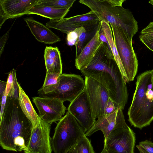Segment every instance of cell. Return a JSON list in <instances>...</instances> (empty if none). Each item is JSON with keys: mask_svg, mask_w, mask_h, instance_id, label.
<instances>
[{"mask_svg": "<svg viewBox=\"0 0 153 153\" xmlns=\"http://www.w3.org/2000/svg\"><path fill=\"white\" fill-rule=\"evenodd\" d=\"M80 71L85 76L96 80L104 86L116 108L124 109L128 99L126 83L105 43L102 42L93 58Z\"/></svg>", "mask_w": 153, "mask_h": 153, "instance_id": "cell-1", "label": "cell"}, {"mask_svg": "<svg viewBox=\"0 0 153 153\" xmlns=\"http://www.w3.org/2000/svg\"><path fill=\"white\" fill-rule=\"evenodd\" d=\"M32 130V123L22 111L18 100L7 97L0 118V144L2 149L27 151Z\"/></svg>", "mask_w": 153, "mask_h": 153, "instance_id": "cell-2", "label": "cell"}, {"mask_svg": "<svg viewBox=\"0 0 153 153\" xmlns=\"http://www.w3.org/2000/svg\"><path fill=\"white\" fill-rule=\"evenodd\" d=\"M151 70L145 71L137 77L136 88L128 108V121L140 129L153 121V86Z\"/></svg>", "mask_w": 153, "mask_h": 153, "instance_id": "cell-3", "label": "cell"}, {"mask_svg": "<svg viewBox=\"0 0 153 153\" xmlns=\"http://www.w3.org/2000/svg\"><path fill=\"white\" fill-rule=\"evenodd\" d=\"M100 21L121 28L131 41L138 30V23L131 12L122 6L113 5L111 0H80Z\"/></svg>", "mask_w": 153, "mask_h": 153, "instance_id": "cell-4", "label": "cell"}, {"mask_svg": "<svg viewBox=\"0 0 153 153\" xmlns=\"http://www.w3.org/2000/svg\"><path fill=\"white\" fill-rule=\"evenodd\" d=\"M85 133L73 116L68 111L54 129L51 144L54 153H67Z\"/></svg>", "mask_w": 153, "mask_h": 153, "instance_id": "cell-5", "label": "cell"}, {"mask_svg": "<svg viewBox=\"0 0 153 153\" xmlns=\"http://www.w3.org/2000/svg\"><path fill=\"white\" fill-rule=\"evenodd\" d=\"M110 25L114 44L123 68L125 81L126 83L132 81L137 74L138 66L132 42L128 39L121 28L114 25Z\"/></svg>", "mask_w": 153, "mask_h": 153, "instance_id": "cell-6", "label": "cell"}, {"mask_svg": "<svg viewBox=\"0 0 153 153\" xmlns=\"http://www.w3.org/2000/svg\"><path fill=\"white\" fill-rule=\"evenodd\" d=\"M135 135L125 119L104 140V148L108 153H134Z\"/></svg>", "mask_w": 153, "mask_h": 153, "instance_id": "cell-7", "label": "cell"}, {"mask_svg": "<svg viewBox=\"0 0 153 153\" xmlns=\"http://www.w3.org/2000/svg\"><path fill=\"white\" fill-rule=\"evenodd\" d=\"M85 86V81L80 76L63 74L60 76L59 85L56 90L39 97L56 98L63 102L68 101L71 102L81 93Z\"/></svg>", "mask_w": 153, "mask_h": 153, "instance_id": "cell-8", "label": "cell"}, {"mask_svg": "<svg viewBox=\"0 0 153 153\" xmlns=\"http://www.w3.org/2000/svg\"><path fill=\"white\" fill-rule=\"evenodd\" d=\"M68 111L74 117L85 133L96 121L85 87L78 96L71 102Z\"/></svg>", "mask_w": 153, "mask_h": 153, "instance_id": "cell-9", "label": "cell"}, {"mask_svg": "<svg viewBox=\"0 0 153 153\" xmlns=\"http://www.w3.org/2000/svg\"><path fill=\"white\" fill-rule=\"evenodd\" d=\"M100 21L95 14L91 10L86 13L59 20H50L46 23V26L49 28L55 29L67 34L77 28L92 26Z\"/></svg>", "mask_w": 153, "mask_h": 153, "instance_id": "cell-10", "label": "cell"}, {"mask_svg": "<svg viewBox=\"0 0 153 153\" xmlns=\"http://www.w3.org/2000/svg\"><path fill=\"white\" fill-rule=\"evenodd\" d=\"M85 88L96 118L104 115L106 104L109 97L106 88L96 80L85 76Z\"/></svg>", "mask_w": 153, "mask_h": 153, "instance_id": "cell-11", "label": "cell"}, {"mask_svg": "<svg viewBox=\"0 0 153 153\" xmlns=\"http://www.w3.org/2000/svg\"><path fill=\"white\" fill-rule=\"evenodd\" d=\"M33 101L36 107L40 118L51 125L59 121L65 113L64 102L51 98L35 97Z\"/></svg>", "mask_w": 153, "mask_h": 153, "instance_id": "cell-12", "label": "cell"}, {"mask_svg": "<svg viewBox=\"0 0 153 153\" xmlns=\"http://www.w3.org/2000/svg\"><path fill=\"white\" fill-rule=\"evenodd\" d=\"M51 126L41 119L39 124L32 131L28 151L24 153H52Z\"/></svg>", "mask_w": 153, "mask_h": 153, "instance_id": "cell-13", "label": "cell"}, {"mask_svg": "<svg viewBox=\"0 0 153 153\" xmlns=\"http://www.w3.org/2000/svg\"><path fill=\"white\" fill-rule=\"evenodd\" d=\"M39 0H0V28L8 19L19 17L26 14Z\"/></svg>", "mask_w": 153, "mask_h": 153, "instance_id": "cell-14", "label": "cell"}, {"mask_svg": "<svg viewBox=\"0 0 153 153\" xmlns=\"http://www.w3.org/2000/svg\"><path fill=\"white\" fill-rule=\"evenodd\" d=\"M125 119L123 110L120 108L113 113L108 115H104L97 118L92 127L85 133L86 136H91L98 130H101L106 139L111 132L118 127Z\"/></svg>", "mask_w": 153, "mask_h": 153, "instance_id": "cell-15", "label": "cell"}, {"mask_svg": "<svg viewBox=\"0 0 153 153\" xmlns=\"http://www.w3.org/2000/svg\"><path fill=\"white\" fill-rule=\"evenodd\" d=\"M30 30L38 41L46 44H53L61 41L60 38L48 27L32 17L24 19Z\"/></svg>", "mask_w": 153, "mask_h": 153, "instance_id": "cell-16", "label": "cell"}, {"mask_svg": "<svg viewBox=\"0 0 153 153\" xmlns=\"http://www.w3.org/2000/svg\"><path fill=\"white\" fill-rule=\"evenodd\" d=\"M101 25L92 39L85 47L80 54L75 58V65L79 70H81L88 64L102 42L100 40L99 37Z\"/></svg>", "mask_w": 153, "mask_h": 153, "instance_id": "cell-17", "label": "cell"}, {"mask_svg": "<svg viewBox=\"0 0 153 153\" xmlns=\"http://www.w3.org/2000/svg\"><path fill=\"white\" fill-rule=\"evenodd\" d=\"M44 57L46 73L62 74V63L59 51L57 47L46 46Z\"/></svg>", "mask_w": 153, "mask_h": 153, "instance_id": "cell-18", "label": "cell"}, {"mask_svg": "<svg viewBox=\"0 0 153 153\" xmlns=\"http://www.w3.org/2000/svg\"><path fill=\"white\" fill-rule=\"evenodd\" d=\"M18 86L19 103L25 115L32 123L33 130L39 124L41 118L34 110L28 97L19 83Z\"/></svg>", "mask_w": 153, "mask_h": 153, "instance_id": "cell-19", "label": "cell"}, {"mask_svg": "<svg viewBox=\"0 0 153 153\" xmlns=\"http://www.w3.org/2000/svg\"><path fill=\"white\" fill-rule=\"evenodd\" d=\"M69 10L67 8H59L37 4L28 11L26 14H36L50 20H57L64 18Z\"/></svg>", "mask_w": 153, "mask_h": 153, "instance_id": "cell-20", "label": "cell"}, {"mask_svg": "<svg viewBox=\"0 0 153 153\" xmlns=\"http://www.w3.org/2000/svg\"><path fill=\"white\" fill-rule=\"evenodd\" d=\"M101 25V21L93 26L85 27L86 30L78 37L75 46V58L81 53L85 47L91 41L96 34Z\"/></svg>", "mask_w": 153, "mask_h": 153, "instance_id": "cell-21", "label": "cell"}, {"mask_svg": "<svg viewBox=\"0 0 153 153\" xmlns=\"http://www.w3.org/2000/svg\"><path fill=\"white\" fill-rule=\"evenodd\" d=\"M101 27L104 31L111 51L124 79V73L123 68L117 48L114 44L111 26L109 23L105 21H101Z\"/></svg>", "mask_w": 153, "mask_h": 153, "instance_id": "cell-22", "label": "cell"}, {"mask_svg": "<svg viewBox=\"0 0 153 153\" xmlns=\"http://www.w3.org/2000/svg\"><path fill=\"white\" fill-rule=\"evenodd\" d=\"M16 71L11 70L8 74L5 95L7 97L14 100H18L19 87L16 76Z\"/></svg>", "mask_w": 153, "mask_h": 153, "instance_id": "cell-23", "label": "cell"}, {"mask_svg": "<svg viewBox=\"0 0 153 153\" xmlns=\"http://www.w3.org/2000/svg\"><path fill=\"white\" fill-rule=\"evenodd\" d=\"M61 75L46 73L44 82L42 87L38 91L39 96L52 92L57 88Z\"/></svg>", "mask_w": 153, "mask_h": 153, "instance_id": "cell-24", "label": "cell"}, {"mask_svg": "<svg viewBox=\"0 0 153 153\" xmlns=\"http://www.w3.org/2000/svg\"><path fill=\"white\" fill-rule=\"evenodd\" d=\"M76 1V0H39L37 4L57 8L70 9Z\"/></svg>", "mask_w": 153, "mask_h": 153, "instance_id": "cell-25", "label": "cell"}, {"mask_svg": "<svg viewBox=\"0 0 153 153\" xmlns=\"http://www.w3.org/2000/svg\"><path fill=\"white\" fill-rule=\"evenodd\" d=\"M76 153H95L86 136L81 137L76 145Z\"/></svg>", "mask_w": 153, "mask_h": 153, "instance_id": "cell-26", "label": "cell"}, {"mask_svg": "<svg viewBox=\"0 0 153 153\" xmlns=\"http://www.w3.org/2000/svg\"><path fill=\"white\" fill-rule=\"evenodd\" d=\"M86 30L84 27L82 26L68 33L66 38L67 45L69 46L75 45L79 36L82 33L84 32Z\"/></svg>", "mask_w": 153, "mask_h": 153, "instance_id": "cell-27", "label": "cell"}, {"mask_svg": "<svg viewBox=\"0 0 153 153\" xmlns=\"http://www.w3.org/2000/svg\"><path fill=\"white\" fill-rule=\"evenodd\" d=\"M143 38H153V22L149 23L140 32V36Z\"/></svg>", "mask_w": 153, "mask_h": 153, "instance_id": "cell-28", "label": "cell"}, {"mask_svg": "<svg viewBox=\"0 0 153 153\" xmlns=\"http://www.w3.org/2000/svg\"><path fill=\"white\" fill-rule=\"evenodd\" d=\"M117 109L112 100L109 98L105 108L104 115H109L113 113Z\"/></svg>", "mask_w": 153, "mask_h": 153, "instance_id": "cell-29", "label": "cell"}, {"mask_svg": "<svg viewBox=\"0 0 153 153\" xmlns=\"http://www.w3.org/2000/svg\"><path fill=\"white\" fill-rule=\"evenodd\" d=\"M139 146L143 147L148 153H153V143L146 140L140 142Z\"/></svg>", "mask_w": 153, "mask_h": 153, "instance_id": "cell-30", "label": "cell"}, {"mask_svg": "<svg viewBox=\"0 0 153 153\" xmlns=\"http://www.w3.org/2000/svg\"><path fill=\"white\" fill-rule=\"evenodd\" d=\"M139 38L140 41L153 52V38H145L139 36Z\"/></svg>", "mask_w": 153, "mask_h": 153, "instance_id": "cell-31", "label": "cell"}, {"mask_svg": "<svg viewBox=\"0 0 153 153\" xmlns=\"http://www.w3.org/2000/svg\"><path fill=\"white\" fill-rule=\"evenodd\" d=\"M9 30L0 38V56L1 55V53L3 51L5 45L8 39L9 36Z\"/></svg>", "mask_w": 153, "mask_h": 153, "instance_id": "cell-32", "label": "cell"}, {"mask_svg": "<svg viewBox=\"0 0 153 153\" xmlns=\"http://www.w3.org/2000/svg\"><path fill=\"white\" fill-rule=\"evenodd\" d=\"M7 97L5 95V93L3 94L1 98L0 99V105L1 110L0 113V118H1L4 111L5 104L6 102Z\"/></svg>", "mask_w": 153, "mask_h": 153, "instance_id": "cell-33", "label": "cell"}, {"mask_svg": "<svg viewBox=\"0 0 153 153\" xmlns=\"http://www.w3.org/2000/svg\"><path fill=\"white\" fill-rule=\"evenodd\" d=\"M6 85L7 82L0 81V99L5 93Z\"/></svg>", "mask_w": 153, "mask_h": 153, "instance_id": "cell-34", "label": "cell"}, {"mask_svg": "<svg viewBox=\"0 0 153 153\" xmlns=\"http://www.w3.org/2000/svg\"><path fill=\"white\" fill-rule=\"evenodd\" d=\"M136 147L140 153H148L144 148L139 145L136 146Z\"/></svg>", "mask_w": 153, "mask_h": 153, "instance_id": "cell-35", "label": "cell"}, {"mask_svg": "<svg viewBox=\"0 0 153 153\" xmlns=\"http://www.w3.org/2000/svg\"><path fill=\"white\" fill-rule=\"evenodd\" d=\"M67 153H76V146L72 148Z\"/></svg>", "mask_w": 153, "mask_h": 153, "instance_id": "cell-36", "label": "cell"}, {"mask_svg": "<svg viewBox=\"0 0 153 153\" xmlns=\"http://www.w3.org/2000/svg\"><path fill=\"white\" fill-rule=\"evenodd\" d=\"M100 153H108L107 151L103 148L102 151Z\"/></svg>", "mask_w": 153, "mask_h": 153, "instance_id": "cell-37", "label": "cell"}, {"mask_svg": "<svg viewBox=\"0 0 153 153\" xmlns=\"http://www.w3.org/2000/svg\"><path fill=\"white\" fill-rule=\"evenodd\" d=\"M149 3L153 6V0H151L149 1Z\"/></svg>", "mask_w": 153, "mask_h": 153, "instance_id": "cell-38", "label": "cell"}, {"mask_svg": "<svg viewBox=\"0 0 153 153\" xmlns=\"http://www.w3.org/2000/svg\"><path fill=\"white\" fill-rule=\"evenodd\" d=\"M152 84L153 86V69L152 70Z\"/></svg>", "mask_w": 153, "mask_h": 153, "instance_id": "cell-39", "label": "cell"}]
</instances>
